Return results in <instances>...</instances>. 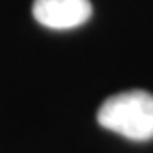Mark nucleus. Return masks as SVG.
<instances>
[{"instance_id": "obj_2", "label": "nucleus", "mask_w": 153, "mask_h": 153, "mask_svg": "<svg viewBox=\"0 0 153 153\" xmlns=\"http://www.w3.org/2000/svg\"><path fill=\"white\" fill-rule=\"evenodd\" d=\"M35 20L50 30H72L92 15L91 0H33Z\"/></svg>"}, {"instance_id": "obj_1", "label": "nucleus", "mask_w": 153, "mask_h": 153, "mask_svg": "<svg viewBox=\"0 0 153 153\" xmlns=\"http://www.w3.org/2000/svg\"><path fill=\"white\" fill-rule=\"evenodd\" d=\"M98 124L129 140L153 138V94L146 91H126L114 94L98 109Z\"/></svg>"}]
</instances>
